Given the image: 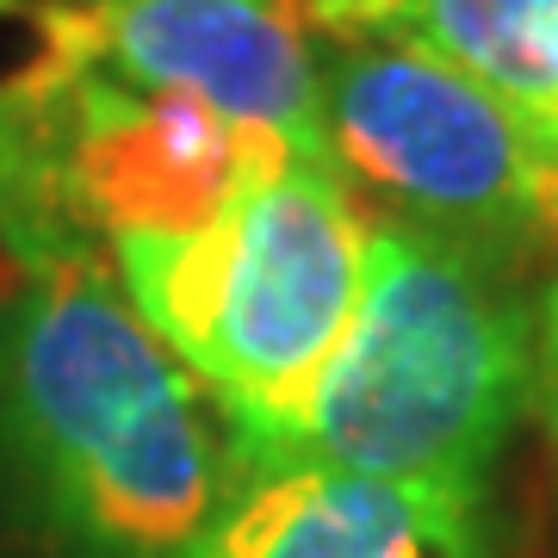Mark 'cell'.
<instances>
[{"label":"cell","instance_id":"6da1fadb","mask_svg":"<svg viewBox=\"0 0 558 558\" xmlns=\"http://www.w3.org/2000/svg\"><path fill=\"white\" fill-rule=\"evenodd\" d=\"M0 465L69 558H174L236 490L218 398L94 248L20 267L0 299Z\"/></svg>","mask_w":558,"mask_h":558},{"label":"cell","instance_id":"7a4b0ae2","mask_svg":"<svg viewBox=\"0 0 558 558\" xmlns=\"http://www.w3.org/2000/svg\"><path fill=\"white\" fill-rule=\"evenodd\" d=\"M373 211L329 156H286L193 236H124V299L218 398L236 478L274 465L366 286Z\"/></svg>","mask_w":558,"mask_h":558},{"label":"cell","instance_id":"3957f363","mask_svg":"<svg viewBox=\"0 0 558 558\" xmlns=\"http://www.w3.org/2000/svg\"><path fill=\"white\" fill-rule=\"evenodd\" d=\"M527 391L534 323L515 274L373 211L348 341L274 465H329L484 497Z\"/></svg>","mask_w":558,"mask_h":558},{"label":"cell","instance_id":"277c9868","mask_svg":"<svg viewBox=\"0 0 558 558\" xmlns=\"http://www.w3.org/2000/svg\"><path fill=\"white\" fill-rule=\"evenodd\" d=\"M317 137L379 218L416 223L509 274L553 248L534 119L410 32L336 44L317 62Z\"/></svg>","mask_w":558,"mask_h":558},{"label":"cell","instance_id":"5b68a950","mask_svg":"<svg viewBox=\"0 0 558 558\" xmlns=\"http://www.w3.org/2000/svg\"><path fill=\"white\" fill-rule=\"evenodd\" d=\"M38 44L131 87L193 94L223 119L323 156L304 0H50Z\"/></svg>","mask_w":558,"mask_h":558},{"label":"cell","instance_id":"8992f818","mask_svg":"<svg viewBox=\"0 0 558 558\" xmlns=\"http://www.w3.org/2000/svg\"><path fill=\"white\" fill-rule=\"evenodd\" d=\"M174 558H497V546L484 497L329 465H260Z\"/></svg>","mask_w":558,"mask_h":558},{"label":"cell","instance_id":"52a82bcc","mask_svg":"<svg viewBox=\"0 0 558 558\" xmlns=\"http://www.w3.org/2000/svg\"><path fill=\"white\" fill-rule=\"evenodd\" d=\"M403 32L521 112L558 106V0H416Z\"/></svg>","mask_w":558,"mask_h":558},{"label":"cell","instance_id":"ba28073f","mask_svg":"<svg viewBox=\"0 0 558 558\" xmlns=\"http://www.w3.org/2000/svg\"><path fill=\"white\" fill-rule=\"evenodd\" d=\"M539 403H546V422H553V440H558V286L553 299H546V336H539Z\"/></svg>","mask_w":558,"mask_h":558},{"label":"cell","instance_id":"9c48e42d","mask_svg":"<svg viewBox=\"0 0 558 558\" xmlns=\"http://www.w3.org/2000/svg\"><path fill=\"white\" fill-rule=\"evenodd\" d=\"M7 7H13V0H0V13H7Z\"/></svg>","mask_w":558,"mask_h":558}]
</instances>
